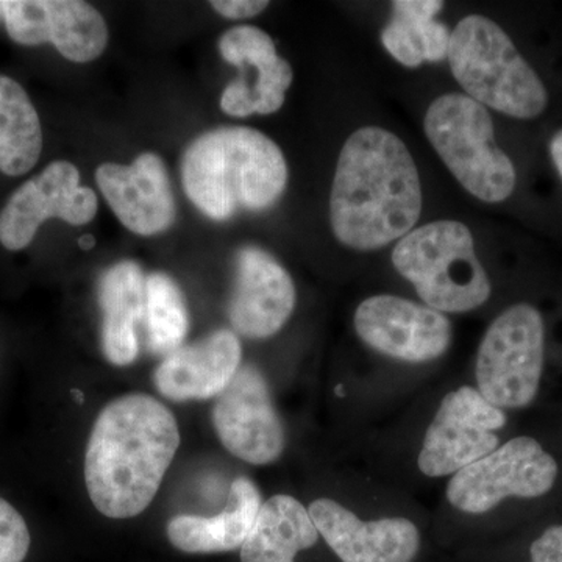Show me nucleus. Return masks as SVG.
<instances>
[{"mask_svg": "<svg viewBox=\"0 0 562 562\" xmlns=\"http://www.w3.org/2000/svg\"><path fill=\"white\" fill-rule=\"evenodd\" d=\"M179 447V424L168 406L143 392L114 398L92 425L85 452L92 505L109 519L146 512Z\"/></svg>", "mask_w": 562, "mask_h": 562, "instance_id": "1", "label": "nucleus"}, {"mask_svg": "<svg viewBox=\"0 0 562 562\" xmlns=\"http://www.w3.org/2000/svg\"><path fill=\"white\" fill-rule=\"evenodd\" d=\"M422 213L416 162L398 136L360 128L339 154L333 180V233L355 250H376L413 231Z\"/></svg>", "mask_w": 562, "mask_h": 562, "instance_id": "2", "label": "nucleus"}, {"mask_svg": "<svg viewBox=\"0 0 562 562\" xmlns=\"http://www.w3.org/2000/svg\"><path fill=\"white\" fill-rule=\"evenodd\" d=\"M184 194L213 221L238 211H262L279 201L288 183L283 151L265 133L221 127L192 140L181 160Z\"/></svg>", "mask_w": 562, "mask_h": 562, "instance_id": "3", "label": "nucleus"}, {"mask_svg": "<svg viewBox=\"0 0 562 562\" xmlns=\"http://www.w3.org/2000/svg\"><path fill=\"white\" fill-rule=\"evenodd\" d=\"M450 69L469 98L506 116L532 120L549 94L512 38L490 18H462L450 33Z\"/></svg>", "mask_w": 562, "mask_h": 562, "instance_id": "4", "label": "nucleus"}, {"mask_svg": "<svg viewBox=\"0 0 562 562\" xmlns=\"http://www.w3.org/2000/svg\"><path fill=\"white\" fill-rule=\"evenodd\" d=\"M392 265L436 312H472L491 297L490 277L462 222L435 221L409 232L392 251Z\"/></svg>", "mask_w": 562, "mask_h": 562, "instance_id": "5", "label": "nucleus"}, {"mask_svg": "<svg viewBox=\"0 0 562 562\" xmlns=\"http://www.w3.org/2000/svg\"><path fill=\"white\" fill-rule=\"evenodd\" d=\"M424 131L431 146L465 191L486 203H501L516 188V168L495 140L486 106L449 92L428 106Z\"/></svg>", "mask_w": 562, "mask_h": 562, "instance_id": "6", "label": "nucleus"}, {"mask_svg": "<svg viewBox=\"0 0 562 562\" xmlns=\"http://www.w3.org/2000/svg\"><path fill=\"white\" fill-rule=\"evenodd\" d=\"M546 331L541 313L528 303L503 312L487 328L479 357L480 394L501 409H519L538 395Z\"/></svg>", "mask_w": 562, "mask_h": 562, "instance_id": "7", "label": "nucleus"}, {"mask_svg": "<svg viewBox=\"0 0 562 562\" xmlns=\"http://www.w3.org/2000/svg\"><path fill=\"white\" fill-rule=\"evenodd\" d=\"M558 464L541 443L519 436L454 473L447 498L468 514H484L508 497H542L554 486Z\"/></svg>", "mask_w": 562, "mask_h": 562, "instance_id": "8", "label": "nucleus"}, {"mask_svg": "<svg viewBox=\"0 0 562 562\" xmlns=\"http://www.w3.org/2000/svg\"><path fill=\"white\" fill-rule=\"evenodd\" d=\"M505 425V413L475 387L461 386L449 392L425 432L419 453L422 473L438 479L482 460L497 449L494 431Z\"/></svg>", "mask_w": 562, "mask_h": 562, "instance_id": "9", "label": "nucleus"}, {"mask_svg": "<svg viewBox=\"0 0 562 562\" xmlns=\"http://www.w3.org/2000/svg\"><path fill=\"white\" fill-rule=\"evenodd\" d=\"M211 420L222 446L249 464H272L286 446V432L273 406L271 390L255 366L239 368L214 401Z\"/></svg>", "mask_w": 562, "mask_h": 562, "instance_id": "10", "label": "nucleus"}, {"mask_svg": "<svg viewBox=\"0 0 562 562\" xmlns=\"http://www.w3.org/2000/svg\"><path fill=\"white\" fill-rule=\"evenodd\" d=\"M98 209V195L81 187L77 166L65 160L50 162L18 188L0 211V244L13 251L25 249L50 217L85 225L94 220Z\"/></svg>", "mask_w": 562, "mask_h": 562, "instance_id": "11", "label": "nucleus"}, {"mask_svg": "<svg viewBox=\"0 0 562 562\" xmlns=\"http://www.w3.org/2000/svg\"><path fill=\"white\" fill-rule=\"evenodd\" d=\"M0 21L14 43H50L74 63L95 60L109 44L102 14L81 0H0Z\"/></svg>", "mask_w": 562, "mask_h": 562, "instance_id": "12", "label": "nucleus"}, {"mask_svg": "<svg viewBox=\"0 0 562 562\" xmlns=\"http://www.w3.org/2000/svg\"><path fill=\"white\" fill-rule=\"evenodd\" d=\"M353 324L362 342L398 361L438 360L452 342V324L441 312L397 295L366 299Z\"/></svg>", "mask_w": 562, "mask_h": 562, "instance_id": "13", "label": "nucleus"}, {"mask_svg": "<svg viewBox=\"0 0 562 562\" xmlns=\"http://www.w3.org/2000/svg\"><path fill=\"white\" fill-rule=\"evenodd\" d=\"M95 181L121 224L136 235H158L176 221L171 179L158 155H139L131 166L103 162Z\"/></svg>", "mask_w": 562, "mask_h": 562, "instance_id": "14", "label": "nucleus"}, {"mask_svg": "<svg viewBox=\"0 0 562 562\" xmlns=\"http://www.w3.org/2000/svg\"><path fill=\"white\" fill-rule=\"evenodd\" d=\"M295 286L290 273L268 251L243 247L236 257L235 290L228 317L244 338L277 335L295 308Z\"/></svg>", "mask_w": 562, "mask_h": 562, "instance_id": "15", "label": "nucleus"}, {"mask_svg": "<svg viewBox=\"0 0 562 562\" xmlns=\"http://www.w3.org/2000/svg\"><path fill=\"white\" fill-rule=\"evenodd\" d=\"M308 512L342 562H413L419 552V530L403 517L364 522L330 498L313 502Z\"/></svg>", "mask_w": 562, "mask_h": 562, "instance_id": "16", "label": "nucleus"}, {"mask_svg": "<svg viewBox=\"0 0 562 562\" xmlns=\"http://www.w3.org/2000/svg\"><path fill=\"white\" fill-rule=\"evenodd\" d=\"M241 342L235 333H211L162 358L154 373L155 387L172 402L216 398L241 368Z\"/></svg>", "mask_w": 562, "mask_h": 562, "instance_id": "17", "label": "nucleus"}, {"mask_svg": "<svg viewBox=\"0 0 562 562\" xmlns=\"http://www.w3.org/2000/svg\"><path fill=\"white\" fill-rule=\"evenodd\" d=\"M261 494L247 476L233 480L227 506L216 516L180 514L169 520V542L180 552L210 554L241 549L261 509Z\"/></svg>", "mask_w": 562, "mask_h": 562, "instance_id": "18", "label": "nucleus"}, {"mask_svg": "<svg viewBox=\"0 0 562 562\" xmlns=\"http://www.w3.org/2000/svg\"><path fill=\"white\" fill-rule=\"evenodd\" d=\"M98 297L103 355L117 368L131 366L139 355L138 325L144 322L146 305V277L138 262L125 260L106 269Z\"/></svg>", "mask_w": 562, "mask_h": 562, "instance_id": "19", "label": "nucleus"}, {"mask_svg": "<svg viewBox=\"0 0 562 562\" xmlns=\"http://www.w3.org/2000/svg\"><path fill=\"white\" fill-rule=\"evenodd\" d=\"M319 536L301 502L291 495H273L262 503L239 549L241 562H294L297 553L316 546Z\"/></svg>", "mask_w": 562, "mask_h": 562, "instance_id": "20", "label": "nucleus"}, {"mask_svg": "<svg viewBox=\"0 0 562 562\" xmlns=\"http://www.w3.org/2000/svg\"><path fill=\"white\" fill-rule=\"evenodd\" d=\"M220 52L236 68L257 70V83L249 91L251 114H273L283 106L294 74L290 63L277 54L268 33L254 25L231 29L221 36Z\"/></svg>", "mask_w": 562, "mask_h": 562, "instance_id": "21", "label": "nucleus"}, {"mask_svg": "<svg viewBox=\"0 0 562 562\" xmlns=\"http://www.w3.org/2000/svg\"><path fill=\"white\" fill-rule=\"evenodd\" d=\"M441 0H397L394 16L384 27V49L406 68H419L424 61H442L449 55L450 32L435 20L442 10Z\"/></svg>", "mask_w": 562, "mask_h": 562, "instance_id": "22", "label": "nucleus"}, {"mask_svg": "<svg viewBox=\"0 0 562 562\" xmlns=\"http://www.w3.org/2000/svg\"><path fill=\"white\" fill-rule=\"evenodd\" d=\"M43 151L38 113L24 88L0 74V172L24 176Z\"/></svg>", "mask_w": 562, "mask_h": 562, "instance_id": "23", "label": "nucleus"}, {"mask_svg": "<svg viewBox=\"0 0 562 562\" xmlns=\"http://www.w3.org/2000/svg\"><path fill=\"white\" fill-rule=\"evenodd\" d=\"M144 328L147 349L157 357H168L180 349L190 330V313L179 284L168 273L146 277Z\"/></svg>", "mask_w": 562, "mask_h": 562, "instance_id": "24", "label": "nucleus"}, {"mask_svg": "<svg viewBox=\"0 0 562 562\" xmlns=\"http://www.w3.org/2000/svg\"><path fill=\"white\" fill-rule=\"evenodd\" d=\"M31 543V531L24 517L0 497V562H24Z\"/></svg>", "mask_w": 562, "mask_h": 562, "instance_id": "25", "label": "nucleus"}, {"mask_svg": "<svg viewBox=\"0 0 562 562\" xmlns=\"http://www.w3.org/2000/svg\"><path fill=\"white\" fill-rule=\"evenodd\" d=\"M531 562H562V525L549 528L532 542Z\"/></svg>", "mask_w": 562, "mask_h": 562, "instance_id": "26", "label": "nucleus"}, {"mask_svg": "<svg viewBox=\"0 0 562 562\" xmlns=\"http://www.w3.org/2000/svg\"><path fill=\"white\" fill-rule=\"evenodd\" d=\"M211 7L227 20H249L268 9L269 2L266 0H213Z\"/></svg>", "mask_w": 562, "mask_h": 562, "instance_id": "27", "label": "nucleus"}, {"mask_svg": "<svg viewBox=\"0 0 562 562\" xmlns=\"http://www.w3.org/2000/svg\"><path fill=\"white\" fill-rule=\"evenodd\" d=\"M550 155H552L554 166H557L562 179V128L554 133L552 140H550Z\"/></svg>", "mask_w": 562, "mask_h": 562, "instance_id": "28", "label": "nucleus"}, {"mask_svg": "<svg viewBox=\"0 0 562 562\" xmlns=\"http://www.w3.org/2000/svg\"><path fill=\"white\" fill-rule=\"evenodd\" d=\"M79 244H80L81 249L90 250V249H92V247H94L95 241L91 235H83L79 239Z\"/></svg>", "mask_w": 562, "mask_h": 562, "instance_id": "29", "label": "nucleus"}, {"mask_svg": "<svg viewBox=\"0 0 562 562\" xmlns=\"http://www.w3.org/2000/svg\"><path fill=\"white\" fill-rule=\"evenodd\" d=\"M72 397L76 398V401L79 402L80 405H81V403L85 402L83 392H81L79 390L72 391Z\"/></svg>", "mask_w": 562, "mask_h": 562, "instance_id": "30", "label": "nucleus"}]
</instances>
